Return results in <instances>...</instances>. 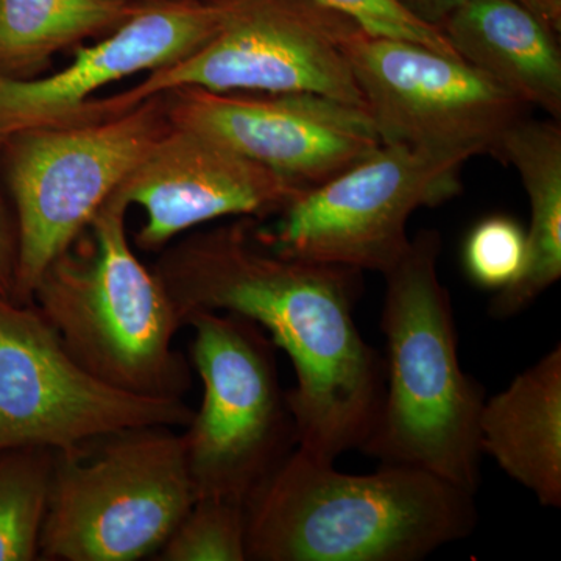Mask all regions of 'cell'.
<instances>
[{
  "label": "cell",
  "mask_w": 561,
  "mask_h": 561,
  "mask_svg": "<svg viewBox=\"0 0 561 561\" xmlns=\"http://www.w3.org/2000/svg\"><path fill=\"white\" fill-rule=\"evenodd\" d=\"M463 164L381 142L345 171L302 191L272 230L257 225V236L283 256L386 275L411 245L412 214L456 197Z\"/></svg>",
  "instance_id": "9"
},
{
  "label": "cell",
  "mask_w": 561,
  "mask_h": 561,
  "mask_svg": "<svg viewBox=\"0 0 561 561\" xmlns=\"http://www.w3.org/2000/svg\"><path fill=\"white\" fill-rule=\"evenodd\" d=\"M316 2L345 14L356 22L362 31L370 35L413 41L443 54L459 57L442 31L413 18L408 10L402 9L398 0H316Z\"/></svg>",
  "instance_id": "22"
},
{
  "label": "cell",
  "mask_w": 561,
  "mask_h": 561,
  "mask_svg": "<svg viewBox=\"0 0 561 561\" xmlns=\"http://www.w3.org/2000/svg\"><path fill=\"white\" fill-rule=\"evenodd\" d=\"M153 271L183 324L194 312L238 313L286 353L297 376L287 398L300 451L335 463L362 448L386 390V360L354 316L362 272L276 253L253 217L171 243Z\"/></svg>",
  "instance_id": "1"
},
{
  "label": "cell",
  "mask_w": 561,
  "mask_h": 561,
  "mask_svg": "<svg viewBox=\"0 0 561 561\" xmlns=\"http://www.w3.org/2000/svg\"><path fill=\"white\" fill-rule=\"evenodd\" d=\"M144 9L125 0H0V77L35 79L61 50L105 38Z\"/></svg>",
  "instance_id": "18"
},
{
  "label": "cell",
  "mask_w": 561,
  "mask_h": 561,
  "mask_svg": "<svg viewBox=\"0 0 561 561\" xmlns=\"http://www.w3.org/2000/svg\"><path fill=\"white\" fill-rule=\"evenodd\" d=\"M221 18V0L146 7L105 38L77 46L73 61L49 77H0V138L79 121L95 92L187 57L217 32Z\"/></svg>",
  "instance_id": "14"
},
{
  "label": "cell",
  "mask_w": 561,
  "mask_h": 561,
  "mask_svg": "<svg viewBox=\"0 0 561 561\" xmlns=\"http://www.w3.org/2000/svg\"><path fill=\"white\" fill-rule=\"evenodd\" d=\"M154 560L247 561L245 504L198 497Z\"/></svg>",
  "instance_id": "20"
},
{
  "label": "cell",
  "mask_w": 561,
  "mask_h": 561,
  "mask_svg": "<svg viewBox=\"0 0 561 561\" xmlns=\"http://www.w3.org/2000/svg\"><path fill=\"white\" fill-rule=\"evenodd\" d=\"M479 438L482 454L542 507H561L560 345L483 402Z\"/></svg>",
  "instance_id": "16"
},
{
  "label": "cell",
  "mask_w": 561,
  "mask_h": 561,
  "mask_svg": "<svg viewBox=\"0 0 561 561\" xmlns=\"http://www.w3.org/2000/svg\"><path fill=\"white\" fill-rule=\"evenodd\" d=\"M526 231L505 214L483 217L463 243V268L481 289L500 291L512 286L526 264Z\"/></svg>",
  "instance_id": "21"
},
{
  "label": "cell",
  "mask_w": 561,
  "mask_h": 561,
  "mask_svg": "<svg viewBox=\"0 0 561 561\" xmlns=\"http://www.w3.org/2000/svg\"><path fill=\"white\" fill-rule=\"evenodd\" d=\"M557 33L561 32V0H518Z\"/></svg>",
  "instance_id": "25"
},
{
  "label": "cell",
  "mask_w": 561,
  "mask_h": 561,
  "mask_svg": "<svg viewBox=\"0 0 561 561\" xmlns=\"http://www.w3.org/2000/svg\"><path fill=\"white\" fill-rule=\"evenodd\" d=\"M398 2L401 3L402 9L408 10L423 24L440 31L443 22L470 0H398Z\"/></svg>",
  "instance_id": "24"
},
{
  "label": "cell",
  "mask_w": 561,
  "mask_h": 561,
  "mask_svg": "<svg viewBox=\"0 0 561 561\" xmlns=\"http://www.w3.org/2000/svg\"><path fill=\"white\" fill-rule=\"evenodd\" d=\"M184 327L194 330L190 362L203 383L201 409L183 432L195 496L245 504L298 446L278 348L238 313L194 312Z\"/></svg>",
  "instance_id": "7"
},
{
  "label": "cell",
  "mask_w": 561,
  "mask_h": 561,
  "mask_svg": "<svg viewBox=\"0 0 561 561\" xmlns=\"http://www.w3.org/2000/svg\"><path fill=\"white\" fill-rule=\"evenodd\" d=\"M55 454L47 448L0 451V561L41 560Z\"/></svg>",
  "instance_id": "19"
},
{
  "label": "cell",
  "mask_w": 561,
  "mask_h": 561,
  "mask_svg": "<svg viewBox=\"0 0 561 561\" xmlns=\"http://www.w3.org/2000/svg\"><path fill=\"white\" fill-rule=\"evenodd\" d=\"M183 434L147 426L55 454L39 559L157 556L194 504Z\"/></svg>",
  "instance_id": "5"
},
{
  "label": "cell",
  "mask_w": 561,
  "mask_h": 561,
  "mask_svg": "<svg viewBox=\"0 0 561 561\" xmlns=\"http://www.w3.org/2000/svg\"><path fill=\"white\" fill-rule=\"evenodd\" d=\"M346 54L381 142L457 158L496 157L527 106L459 57L357 31Z\"/></svg>",
  "instance_id": "11"
},
{
  "label": "cell",
  "mask_w": 561,
  "mask_h": 561,
  "mask_svg": "<svg viewBox=\"0 0 561 561\" xmlns=\"http://www.w3.org/2000/svg\"><path fill=\"white\" fill-rule=\"evenodd\" d=\"M496 157L522 176L530 205L526 264L519 278L491 298L489 316L508 320L530 308L561 278V128L559 121L523 119L505 133Z\"/></svg>",
  "instance_id": "17"
},
{
  "label": "cell",
  "mask_w": 561,
  "mask_h": 561,
  "mask_svg": "<svg viewBox=\"0 0 561 561\" xmlns=\"http://www.w3.org/2000/svg\"><path fill=\"white\" fill-rule=\"evenodd\" d=\"M220 27L187 57L128 90L95 98L81 121L117 116L176 88L216 92H308L364 106L346 44L359 25L316 0H221Z\"/></svg>",
  "instance_id": "8"
},
{
  "label": "cell",
  "mask_w": 561,
  "mask_h": 561,
  "mask_svg": "<svg viewBox=\"0 0 561 561\" xmlns=\"http://www.w3.org/2000/svg\"><path fill=\"white\" fill-rule=\"evenodd\" d=\"M302 191L221 140L173 125L116 194L146 214L136 247L161 253L179 236L209 221L279 214Z\"/></svg>",
  "instance_id": "13"
},
{
  "label": "cell",
  "mask_w": 561,
  "mask_h": 561,
  "mask_svg": "<svg viewBox=\"0 0 561 561\" xmlns=\"http://www.w3.org/2000/svg\"><path fill=\"white\" fill-rule=\"evenodd\" d=\"M5 139L0 138V151ZM18 265V230L13 210L0 186V298L13 301Z\"/></svg>",
  "instance_id": "23"
},
{
  "label": "cell",
  "mask_w": 561,
  "mask_h": 561,
  "mask_svg": "<svg viewBox=\"0 0 561 561\" xmlns=\"http://www.w3.org/2000/svg\"><path fill=\"white\" fill-rule=\"evenodd\" d=\"M184 400L114 389L77 364L35 305L0 298V451L73 453L135 427H184Z\"/></svg>",
  "instance_id": "10"
},
{
  "label": "cell",
  "mask_w": 561,
  "mask_h": 561,
  "mask_svg": "<svg viewBox=\"0 0 561 561\" xmlns=\"http://www.w3.org/2000/svg\"><path fill=\"white\" fill-rule=\"evenodd\" d=\"M461 60L527 108L561 117L559 35L518 0H470L440 27Z\"/></svg>",
  "instance_id": "15"
},
{
  "label": "cell",
  "mask_w": 561,
  "mask_h": 561,
  "mask_svg": "<svg viewBox=\"0 0 561 561\" xmlns=\"http://www.w3.org/2000/svg\"><path fill=\"white\" fill-rule=\"evenodd\" d=\"M474 496L419 468L346 474L297 448L245 502L247 561H420L470 537Z\"/></svg>",
  "instance_id": "2"
},
{
  "label": "cell",
  "mask_w": 561,
  "mask_h": 561,
  "mask_svg": "<svg viewBox=\"0 0 561 561\" xmlns=\"http://www.w3.org/2000/svg\"><path fill=\"white\" fill-rule=\"evenodd\" d=\"M125 2L136 3V5L150 7L173 2H210V0H125Z\"/></svg>",
  "instance_id": "26"
},
{
  "label": "cell",
  "mask_w": 561,
  "mask_h": 561,
  "mask_svg": "<svg viewBox=\"0 0 561 561\" xmlns=\"http://www.w3.org/2000/svg\"><path fill=\"white\" fill-rule=\"evenodd\" d=\"M173 125L230 146L302 190L319 186L381 144L364 106L308 92H162Z\"/></svg>",
  "instance_id": "12"
},
{
  "label": "cell",
  "mask_w": 561,
  "mask_h": 561,
  "mask_svg": "<svg viewBox=\"0 0 561 561\" xmlns=\"http://www.w3.org/2000/svg\"><path fill=\"white\" fill-rule=\"evenodd\" d=\"M443 239L421 230L383 275L386 390L360 451L476 494L481 485L479 419L485 391L463 371L451 295L438 278Z\"/></svg>",
  "instance_id": "3"
},
{
  "label": "cell",
  "mask_w": 561,
  "mask_h": 561,
  "mask_svg": "<svg viewBox=\"0 0 561 561\" xmlns=\"http://www.w3.org/2000/svg\"><path fill=\"white\" fill-rule=\"evenodd\" d=\"M172 128L165 95L154 94L117 116L7 136L0 165L18 230L14 302L31 305L47 265Z\"/></svg>",
  "instance_id": "6"
},
{
  "label": "cell",
  "mask_w": 561,
  "mask_h": 561,
  "mask_svg": "<svg viewBox=\"0 0 561 561\" xmlns=\"http://www.w3.org/2000/svg\"><path fill=\"white\" fill-rule=\"evenodd\" d=\"M128 208L114 192L80 238L47 265L32 305L95 378L138 397L184 400L192 365L173 348L183 320L157 273L133 251Z\"/></svg>",
  "instance_id": "4"
}]
</instances>
